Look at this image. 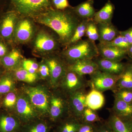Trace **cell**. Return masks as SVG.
<instances>
[{
  "instance_id": "cell-14",
  "label": "cell",
  "mask_w": 132,
  "mask_h": 132,
  "mask_svg": "<svg viewBox=\"0 0 132 132\" xmlns=\"http://www.w3.org/2000/svg\"><path fill=\"white\" fill-rule=\"evenodd\" d=\"M59 46L56 39L43 32L38 34L35 42L36 49L41 52H51L57 49Z\"/></svg>"
},
{
  "instance_id": "cell-30",
  "label": "cell",
  "mask_w": 132,
  "mask_h": 132,
  "mask_svg": "<svg viewBox=\"0 0 132 132\" xmlns=\"http://www.w3.org/2000/svg\"><path fill=\"white\" fill-rule=\"evenodd\" d=\"M15 75L19 80L28 83H32L37 79L36 74L29 72L23 68H19L16 70Z\"/></svg>"
},
{
  "instance_id": "cell-28",
  "label": "cell",
  "mask_w": 132,
  "mask_h": 132,
  "mask_svg": "<svg viewBox=\"0 0 132 132\" xmlns=\"http://www.w3.org/2000/svg\"><path fill=\"white\" fill-rule=\"evenodd\" d=\"M20 52L17 50H13L9 53L3 57V64L7 67H12L17 64L21 59Z\"/></svg>"
},
{
  "instance_id": "cell-27",
  "label": "cell",
  "mask_w": 132,
  "mask_h": 132,
  "mask_svg": "<svg viewBox=\"0 0 132 132\" xmlns=\"http://www.w3.org/2000/svg\"><path fill=\"white\" fill-rule=\"evenodd\" d=\"M89 20H81L76 29L73 36L67 46L74 44L82 39V37L85 36L87 26Z\"/></svg>"
},
{
  "instance_id": "cell-11",
  "label": "cell",
  "mask_w": 132,
  "mask_h": 132,
  "mask_svg": "<svg viewBox=\"0 0 132 132\" xmlns=\"http://www.w3.org/2000/svg\"><path fill=\"white\" fill-rule=\"evenodd\" d=\"M34 32V27L31 21L28 19H22L15 27V38L20 43L27 42L31 39Z\"/></svg>"
},
{
  "instance_id": "cell-13",
  "label": "cell",
  "mask_w": 132,
  "mask_h": 132,
  "mask_svg": "<svg viewBox=\"0 0 132 132\" xmlns=\"http://www.w3.org/2000/svg\"><path fill=\"white\" fill-rule=\"evenodd\" d=\"M68 102L60 96H54L52 97L50 100V119L53 122L59 121L62 118L67 106Z\"/></svg>"
},
{
  "instance_id": "cell-24",
  "label": "cell",
  "mask_w": 132,
  "mask_h": 132,
  "mask_svg": "<svg viewBox=\"0 0 132 132\" xmlns=\"http://www.w3.org/2000/svg\"><path fill=\"white\" fill-rule=\"evenodd\" d=\"M116 88L132 90V65L126 67L122 73L119 76Z\"/></svg>"
},
{
  "instance_id": "cell-40",
  "label": "cell",
  "mask_w": 132,
  "mask_h": 132,
  "mask_svg": "<svg viewBox=\"0 0 132 132\" xmlns=\"http://www.w3.org/2000/svg\"><path fill=\"white\" fill-rule=\"evenodd\" d=\"M119 34L123 36L131 45L132 43V27L125 31H120Z\"/></svg>"
},
{
  "instance_id": "cell-23",
  "label": "cell",
  "mask_w": 132,
  "mask_h": 132,
  "mask_svg": "<svg viewBox=\"0 0 132 132\" xmlns=\"http://www.w3.org/2000/svg\"><path fill=\"white\" fill-rule=\"evenodd\" d=\"M107 123L115 132H132L131 125L111 112Z\"/></svg>"
},
{
  "instance_id": "cell-12",
  "label": "cell",
  "mask_w": 132,
  "mask_h": 132,
  "mask_svg": "<svg viewBox=\"0 0 132 132\" xmlns=\"http://www.w3.org/2000/svg\"><path fill=\"white\" fill-rule=\"evenodd\" d=\"M99 56L113 61L120 62L127 55V50L106 46L99 43L97 45Z\"/></svg>"
},
{
  "instance_id": "cell-22",
  "label": "cell",
  "mask_w": 132,
  "mask_h": 132,
  "mask_svg": "<svg viewBox=\"0 0 132 132\" xmlns=\"http://www.w3.org/2000/svg\"><path fill=\"white\" fill-rule=\"evenodd\" d=\"M22 127L20 120L14 117L9 116L0 117V132L20 131Z\"/></svg>"
},
{
  "instance_id": "cell-8",
  "label": "cell",
  "mask_w": 132,
  "mask_h": 132,
  "mask_svg": "<svg viewBox=\"0 0 132 132\" xmlns=\"http://www.w3.org/2000/svg\"><path fill=\"white\" fill-rule=\"evenodd\" d=\"M93 60L97 64L98 70L112 75L119 76L126 68L125 65L120 62L103 59L99 56Z\"/></svg>"
},
{
  "instance_id": "cell-42",
  "label": "cell",
  "mask_w": 132,
  "mask_h": 132,
  "mask_svg": "<svg viewBox=\"0 0 132 132\" xmlns=\"http://www.w3.org/2000/svg\"><path fill=\"white\" fill-rule=\"evenodd\" d=\"M7 52V48L5 45L0 42V57L4 56Z\"/></svg>"
},
{
  "instance_id": "cell-2",
  "label": "cell",
  "mask_w": 132,
  "mask_h": 132,
  "mask_svg": "<svg viewBox=\"0 0 132 132\" xmlns=\"http://www.w3.org/2000/svg\"><path fill=\"white\" fill-rule=\"evenodd\" d=\"M67 47L62 53V56L69 65L81 60L93 59L99 56L97 45L88 39L81 40Z\"/></svg>"
},
{
  "instance_id": "cell-10",
  "label": "cell",
  "mask_w": 132,
  "mask_h": 132,
  "mask_svg": "<svg viewBox=\"0 0 132 132\" xmlns=\"http://www.w3.org/2000/svg\"><path fill=\"white\" fill-rule=\"evenodd\" d=\"M67 69L79 75L84 76L90 75L98 70V68L93 59H85L78 61L69 65Z\"/></svg>"
},
{
  "instance_id": "cell-43",
  "label": "cell",
  "mask_w": 132,
  "mask_h": 132,
  "mask_svg": "<svg viewBox=\"0 0 132 132\" xmlns=\"http://www.w3.org/2000/svg\"><path fill=\"white\" fill-rule=\"evenodd\" d=\"M127 55L132 59V43L130 45L127 50Z\"/></svg>"
},
{
  "instance_id": "cell-9",
  "label": "cell",
  "mask_w": 132,
  "mask_h": 132,
  "mask_svg": "<svg viewBox=\"0 0 132 132\" xmlns=\"http://www.w3.org/2000/svg\"><path fill=\"white\" fill-rule=\"evenodd\" d=\"M31 104L25 97H20L16 103V110L21 122L25 124L35 120L36 114Z\"/></svg>"
},
{
  "instance_id": "cell-39",
  "label": "cell",
  "mask_w": 132,
  "mask_h": 132,
  "mask_svg": "<svg viewBox=\"0 0 132 132\" xmlns=\"http://www.w3.org/2000/svg\"><path fill=\"white\" fill-rule=\"evenodd\" d=\"M97 123H97L98 126L97 132H115L110 127L106 121H101Z\"/></svg>"
},
{
  "instance_id": "cell-26",
  "label": "cell",
  "mask_w": 132,
  "mask_h": 132,
  "mask_svg": "<svg viewBox=\"0 0 132 132\" xmlns=\"http://www.w3.org/2000/svg\"><path fill=\"white\" fill-rule=\"evenodd\" d=\"M34 120L25 124L24 129L21 132H48L50 127L45 121L35 122Z\"/></svg>"
},
{
  "instance_id": "cell-46",
  "label": "cell",
  "mask_w": 132,
  "mask_h": 132,
  "mask_svg": "<svg viewBox=\"0 0 132 132\" xmlns=\"http://www.w3.org/2000/svg\"><path fill=\"white\" fill-rule=\"evenodd\" d=\"M131 125L132 129V124H131Z\"/></svg>"
},
{
  "instance_id": "cell-44",
  "label": "cell",
  "mask_w": 132,
  "mask_h": 132,
  "mask_svg": "<svg viewBox=\"0 0 132 132\" xmlns=\"http://www.w3.org/2000/svg\"><path fill=\"white\" fill-rule=\"evenodd\" d=\"M3 0H0V9H1V4L2 3Z\"/></svg>"
},
{
  "instance_id": "cell-21",
  "label": "cell",
  "mask_w": 132,
  "mask_h": 132,
  "mask_svg": "<svg viewBox=\"0 0 132 132\" xmlns=\"http://www.w3.org/2000/svg\"><path fill=\"white\" fill-rule=\"evenodd\" d=\"M112 113L123 119L130 118L132 116V103L115 98Z\"/></svg>"
},
{
  "instance_id": "cell-38",
  "label": "cell",
  "mask_w": 132,
  "mask_h": 132,
  "mask_svg": "<svg viewBox=\"0 0 132 132\" xmlns=\"http://www.w3.org/2000/svg\"><path fill=\"white\" fill-rule=\"evenodd\" d=\"M52 1L56 9L58 10H65L69 7L68 0H52Z\"/></svg>"
},
{
  "instance_id": "cell-35",
  "label": "cell",
  "mask_w": 132,
  "mask_h": 132,
  "mask_svg": "<svg viewBox=\"0 0 132 132\" xmlns=\"http://www.w3.org/2000/svg\"><path fill=\"white\" fill-rule=\"evenodd\" d=\"M98 126L97 123L82 122L77 132H97Z\"/></svg>"
},
{
  "instance_id": "cell-3",
  "label": "cell",
  "mask_w": 132,
  "mask_h": 132,
  "mask_svg": "<svg viewBox=\"0 0 132 132\" xmlns=\"http://www.w3.org/2000/svg\"><path fill=\"white\" fill-rule=\"evenodd\" d=\"M16 13L26 16H36L51 9L50 0H9Z\"/></svg>"
},
{
  "instance_id": "cell-1",
  "label": "cell",
  "mask_w": 132,
  "mask_h": 132,
  "mask_svg": "<svg viewBox=\"0 0 132 132\" xmlns=\"http://www.w3.org/2000/svg\"><path fill=\"white\" fill-rule=\"evenodd\" d=\"M36 17L38 22L55 32L61 43L67 46L82 20L75 14L72 9L60 10L52 8Z\"/></svg>"
},
{
  "instance_id": "cell-18",
  "label": "cell",
  "mask_w": 132,
  "mask_h": 132,
  "mask_svg": "<svg viewBox=\"0 0 132 132\" xmlns=\"http://www.w3.org/2000/svg\"><path fill=\"white\" fill-rule=\"evenodd\" d=\"M16 14L15 11L9 12L3 19L1 26V33L4 38H9L13 34L16 26Z\"/></svg>"
},
{
  "instance_id": "cell-6",
  "label": "cell",
  "mask_w": 132,
  "mask_h": 132,
  "mask_svg": "<svg viewBox=\"0 0 132 132\" xmlns=\"http://www.w3.org/2000/svg\"><path fill=\"white\" fill-rule=\"evenodd\" d=\"M87 94L84 89L71 94L69 96V109L71 111L72 116L81 121L83 112L87 107L86 104Z\"/></svg>"
},
{
  "instance_id": "cell-4",
  "label": "cell",
  "mask_w": 132,
  "mask_h": 132,
  "mask_svg": "<svg viewBox=\"0 0 132 132\" xmlns=\"http://www.w3.org/2000/svg\"><path fill=\"white\" fill-rule=\"evenodd\" d=\"M90 76L88 86L92 89L103 93L113 90L116 87L119 76L112 75L98 70Z\"/></svg>"
},
{
  "instance_id": "cell-7",
  "label": "cell",
  "mask_w": 132,
  "mask_h": 132,
  "mask_svg": "<svg viewBox=\"0 0 132 132\" xmlns=\"http://www.w3.org/2000/svg\"><path fill=\"white\" fill-rule=\"evenodd\" d=\"M25 92L29 97L31 104L35 108L42 113H47L49 108L48 99L44 90L39 87H29L26 88Z\"/></svg>"
},
{
  "instance_id": "cell-15",
  "label": "cell",
  "mask_w": 132,
  "mask_h": 132,
  "mask_svg": "<svg viewBox=\"0 0 132 132\" xmlns=\"http://www.w3.org/2000/svg\"><path fill=\"white\" fill-rule=\"evenodd\" d=\"M47 65L52 84L56 85L65 75L67 71V67H66L62 61L58 58L50 59L47 61Z\"/></svg>"
},
{
  "instance_id": "cell-19",
  "label": "cell",
  "mask_w": 132,
  "mask_h": 132,
  "mask_svg": "<svg viewBox=\"0 0 132 132\" xmlns=\"http://www.w3.org/2000/svg\"><path fill=\"white\" fill-rule=\"evenodd\" d=\"M105 98L102 92L94 89H91L86 97L87 107L95 111L100 109L104 106Z\"/></svg>"
},
{
  "instance_id": "cell-41",
  "label": "cell",
  "mask_w": 132,
  "mask_h": 132,
  "mask_svg": "<svg viewBox=\"0 0 132 132\" xmlns=\"http://www.w3.org/2000/svg\"><path fill=\"white\" fill-rule=\"evenodd\" d=\"M39 71L42 77L45 78L49 75L50 69L48 66L45 65H41L39 68Z\"/></svg>"
},
{
  "instance_id": "cell-37",
  "label": "cell",
  "mask_w": 132,
  "mask_h": 132,
  "mask_svg": "<svg viewBox=\"0 0 132 132\" xmlns=\"http://www.w3.org/2000/svg\"><path fill=\"white\" fill-rule=\"evenodd\" d=\"M16 96L13 93H10L7 95L4 100L5 105L7 107L13 106L16 103Z\"/></svg>"
},
{
  "instance_id": "cell-36",
  "label": "cell",
  "mask_w": 132,
  "mask_h": 132,
  "mask_svg": "<svg viewBox=\"0 0 132 132\" xmlns=\"http://www.w3.org/2000/svg\"><path fill=\"white\" fill-rule=\"evenodd\" d=\"M22 65L23 68L32 73H36L39 69L38 64L31 60H26L24 61Z\"/></svg>"
},
{
  "instance_id": "cell-5",
  "label": "cell",
  "mask_w": 132,
  "mask_h": 132,
  "mask_svg": "<svg viewBox=\"0 0 132 132\" xmlns=\"http://www.w3.org/2000/svg\"><path fill=\"white\" fill-rule=\"evenodd\" d=\"M61 81L62 87L69 93V95L79 90H84L89 86L88 81L84 76L68 69Z\"/></svg>"
},
{
  "instance_id": "cell-16",
  "label": "cell",
  "mask_w": 132,
  "mask_h": 132,
  "mask_svg": "<svg viewBox=\"0 0 132 132\" xmlns=\"http://www.w3.org/2000/svg\"><path fill=\"white\" fill-rule=\"evenodd\" d=\"M97 24L98 31L99 43L110 42L119 35L120 31L112 22Z\"/></svg>"
},
{
  "instance_id": "cell-32",
  "label": "cell",
  "mask_w": 132,
  "mask_h": 132,
  "mask_svg": "<svg viewBox=\"0 0 132 132\" xmlns=\"http://www.w3.org/2000/svg\"><path fill=\"white\" fill-rule=\"evenodd\" d=\"M102 121L97 113L89 108L85 109L82 114L81 121L86 123H97Z\"/></svg>"
},
{
  "instance_id": "cell-33",
  "label": "cell",
  "mask_w": 132,
  "mask_h": 132,
  "mask_svg": "<svg viewBox=\"0 0 132 132\" xmlns=\"http://www.w3.org/2000/svg\"><path fill=\"white\" fill-rule=\"evenodd\" d=\"M114 89L115 98L120 99L123 101L132 103V90L127 89L117 88Z\"/></svg>"
},
{
  "instance_id": "cell-25",
  "label": "cell",
  "mask_w": 132,
  "mask_h": 132,
  "mask_svg": "<svg viewBox=\"0 0 132 132\" xmlns=\"http://www.w3.org/2000/svg\"><path fill=\"white\" fill-rule=\"evenodd\" d=\"M82 123L79 120L72 116L61 122L57 132H77Z\"/></svg>"
},
{
  "instance_id": "cell-45",
  "label": "cell",
  "mask_w": 132,
  "mask_h": 132,
  "mask_svg": "<svg viewBox=\"0 0 132 132\" xmlns=\"http://www.w3.org/2000/svg\"><path fill=\"white\" fill-rule=\"evenodd\" d=\"M21 132V131H18V132Z\"/></svg>"
},
{
  "instance_id": "cell-31",
  "label": "cell",
  "mask_w": 132,
  "mask_h": 132,
  "mask_svg": "<svg viewBox=\"0 0 132 132\" xmlns=\"http://www.w3.org/2000/svg\"><path fill=\"white\" fill-rule=\"evenodd\" d=\"M101 44L127 50L130 45L126 38L120 34L110 42Z\"/></svg>"
},
{
  "instance_id": "cell-34",
  "label": "cell",
  "mask_w": 132,
  "mask_h": 132,
  "mask_svg": "<svg viewBox=\"0 0 132 132\" xmlns=\"http://www.w3.org/2000/svg\"><path fill=\"white\" fill-rule=\"evenodd\" d=\"M13 82L9 77L3 78L0 81V93H6L12 89Z\"/></svg>"
},
{
  "instance_id": "cell-29",
  "label": "cell",
  "mask_w": 132,
  "mask_h": 132,
  "mask_svg": "<svg viewBox=\"0 0 132 132\" xmlns=\"http://www.w3.org/2000/svg\"><path fill=\"white\" fill-rule=\"evenodd\" d=\"M85 36L87 39L92 41L99 40V34L97 23L93 19L90 20L88 22L86 29Z\"/></svg>"
},
{
  "instance_id": "cell-17",
  "label": "cell",
  "mask_w": 132,
  "mask_h": 132,
  "mask_svg": "<svg viewBox=\"0 0 132 132\" xmlns=\"http://www.w3.org/2000/svg\"><path fill=\"white\" fill-rule=\"evenodd\" d=\"M72 9L75 14L81 20H92L96 12L93 0H87Z\"/></svg>"
},
{
  "instance_id": "cell-20",
  "label": "cell",
  "mask_w": 132,
  "mask_h": 132,
  "mask_svg": "<svg viewBox=\"0 0 132 132\" xmlns=\"http://www.w3.org/2000/svg\"><path fill=\"white\" fill-rule=\"evenodd\" d=\"M114 10L113 3L108 1L101 9L95 12L93 20L97 24L112 22Z\"/></svg>"
}]
</instances>
